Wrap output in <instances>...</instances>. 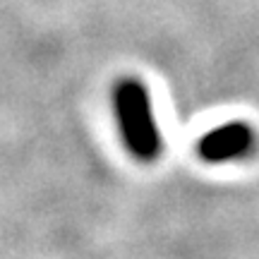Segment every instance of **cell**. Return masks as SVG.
Instances as JSON below:
<instances>
[{
	"label": "cell",
	"mask_w": 259,
	"mask_h": 259,
	"mask_svg": "<svg viewBox=\"0 0 259 259\" xmlns=\"http://www.w3.org/2000/svg\"><path fill=\"white\" fill-rule=\"evenodd\" d=\"M257 135L242 120H233L226 125L209 130L197 142V156L206 163H233L242 161L254 151Z\"/></svg>",
	"instance_id": "obj_2"
},
{
	"label": "cell",
	"mask_w": 259,
	"mask_h": 259,
	"mask_svg": "<svg viewBox=\"0 0 259 259\" xmlns=\"http://www.w3.org/2000/svg\"><path fill=\"white\" fill-rule=\"evenodd\" d=\"M113 108L120 137L130 154L144 163L156 161L163 144L147 84L137 77H122L113 89Z\"/></svg>",
	"instance_id": "obj_1"
}]
</instances>
